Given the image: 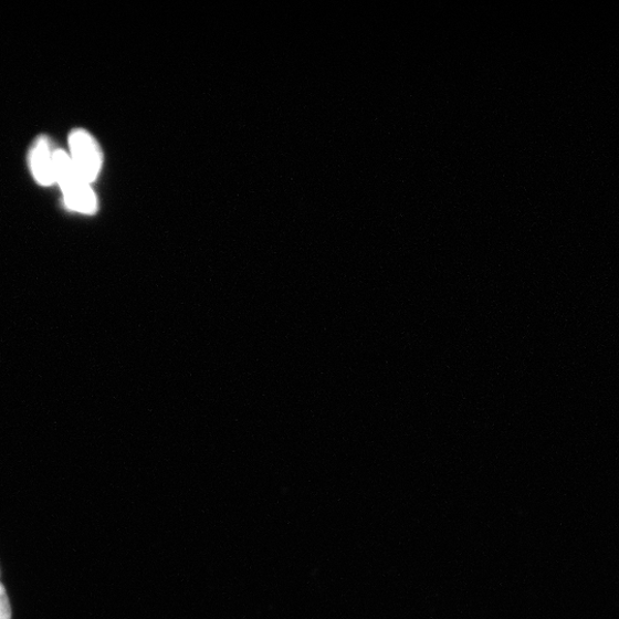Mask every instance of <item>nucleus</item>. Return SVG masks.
<instances>
[{"label":"nucleus","mask_w":619,"mask_h":619,"mask_svg":"<svg viewBox=\"0 0 619 619\" xmlns=\"http://www.w3.org/2000/svg\"><path fill=\"white\" fill-rule=\"evenodd\" d=\"M55 183L72 211L87 216L98 211V198L92 183L76 170L67 150L60 148L55 149Z\"/></svg>","instance_id":"obj_1"},{"label":"nucleus","mask_w":619,"mask_h":619,"mask_svg":"<svg viewBox=\"0 0 619 619\" xmlns=\"http://www.w3.org/2000/svg\"><path fill=\"white\" fill-rule=\"evenodd\" d=\"M69 146L67 154L76 170L88 182H95L104 165L103 150L96 138L85 129H74Z\"/></svg>","instance_id":"obj_2"},{"label":"nucleus","mask_w":619,"mask_h":619,"mask_svg":"<svg viewBox=\"0 0 619 619\" xmlns=\"http://www.w3.org/2000/svg\"><path fill=\"white\" fill-rule=\"evenodd\" d=\"M55 149L49 137L40 136L29 150L31 175L43 188L55 183Z\"/></svg>","instance_id":"obj_3"},{"label":"nucleus","mask_w":619,"mask_h":619,"mask_svg":"<svg viewBox=\"0 0 619 619\" xmlns=\"http://www.w3.org/2000/svg\"><path fill=\"white\" fill-rule=\"evenodd\" d=\"M12 611L6 587L0 583V619H11Z\"/></svg>","instance_id":"obj_4"}]
</instances>
